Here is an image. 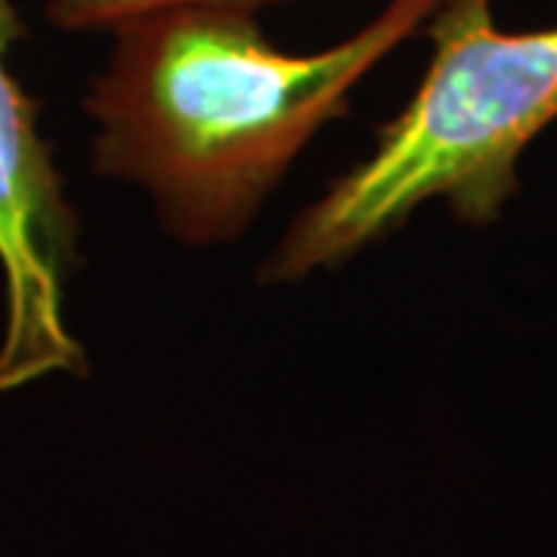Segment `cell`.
Here are the masks:
<instances>
[{"instance_id": "obj_1", "label": "cell", "mask_w": 557, "mask_h": 557, "mask_svg": "<svg viewBox=\"0 0 557 557\" xmlns=\"http://www.w3.org/2000/svg\"><path fill=\"white\" fill-rule=\"evenodd\" d=\"M440 0H391L354 38L282 53L239 7H183L115 28L84 112L94 171L146 189L183 245L239 239L304 146Z\"/></svg>"}, {"instance_id": "obj_2", "label": "cell", "mask_w": 557, "mask_h": 557, "mask_svg": "<svg viewBox=\"0 0 557 557\" xmlns=\"http://www.w3.org/2000/svg\"><path fill=\"white\" fill-rule=\"evenodd\" d=\"M434 44L412 100L375 134L260 267V282H300L391 239L440 199L465 226L496 223L518 196L527 146L557 121V25L502 32L493 0H440Z\"/></svg>"}, {"instance_id": "obj_3", "label": "cell", "mask_w": 557, "mask_h": 557, "mask_svg": "<svg viewBox=\"0 0 557 557\" xmlns=\"http://www.w3.org/2000/svg\"><path fill=\"white\" fill-rule=\"evenodd\" d=\"M22 38L16 3L0 0V394L50 375L90 372L65 322V288L81 260L78 211L40 134V106L10 65Z\"/></svg>"}, {"instance_id": "obj_4", "label": "cell", "mask_w": 557, "mask_h": 557, "mask_svg": "<svg viewBox=\"0 0 557 557\" xmlns=\"http://www.w3.org/2000/svg\"><path fill=\"white\" fill-rule=\"evenodd\" d=\"M288 0H47V16L65 32H115L127 22L183 7H239L258 13Z\"/></svg>"}]
</instances>
